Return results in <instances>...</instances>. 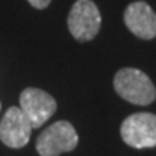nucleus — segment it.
<instances>
[{"label": "nucleus", "instance_id": "0eeeda50", "mask_svg": "<svg viewBox=\"0 0 156 156\" xmlns=\"http://www.w3.org/2000/svg\"><path fill=\"white\" fill-rule=\"evenodd\" d=\"M124 23L140 39H153L156 36V13L146 2L130 3L124 10Z\"/></svg>", "mask_w": 156, "mask_h": 156}, {"label": "nucleus", "instance_id": "f257e3e1", "mask_svg": "<svg viewBox=\"0 0 156 156\" xmlns=\"http://www.w3.org/2000/svg\"><path fill=\"white\" fill-rule=\"evenodd\" d=\"M114 90L123 100L137 106H147L156 98L152 80L137 68H123L114 77Z\"/></svg>", "mask_w": 156, "mask_h": 156}, {"label": "nucleus", "instance_id": "20e7f679", "mask_svg": "<svg viewBox=\"0 0 156 156\" xmlns=\"http://www.w3.org/2000/svg\"><path fill=\"white\" fill-rule=\"evenodd\" d=\"M120 134L124 143L136 149L156 146V116L153 113H134L122 123Z\"/></svg>", "mask_w": 156, "mask_h": 156}, {"label": "nucleus", "instance_id": "f03ea898", "mask_svg": "<svg viewBox=\"0 0 156 156\" xmlns=\"http://www.w3.org/2000/svg\"><path fill=\"white\" fill-rule=\"evenodd\" d=\"M78 145V134L69 122L61 120L39 134L36 151L41 156H59L64 152H71Z\"/></svg>", "mask_w": 156, "mask_h": 156}, {"label": "nucleus", "instance_id": "7ed1b4c3", "mask_svg": "<svg viewBox=\"0 0 156 156\" xmlns=\"http://www.w3.org/2000/svg\"><path fill=\"white\" fill-rule=\"evenodd\" d=\"M101 26V15L93 0H77L68 15V29L80 42L95 38Z\"/></svg>", "mask_w": 156, "mask_h": 156}, {"label": "nucleus", "instance_id": "1a4fd4ad", "mask_svg": "<svg viewBox=\"0 0 156 156\" xmlns=\"http://www.w3.org/2000/svg\"><path fill=\"white\" fill-rule=\"evenodd\" d=\"M0 108H2V104H0Z\"/></svg>", "mask_w": 156, "mask_h": 156}, {"label": "nucleus", "instance_id": "6e6552de", "mask_svg": "<svg viewBox=\"0 0 156 156\" xmlns=\"http://www.w3.org/2000/svg\"><path fill=\"white\" fill-rule=\"evenodd\" d=\"M30 5L36 7V9H45V7H48L51 3V0H28Z\"/></svg>", "mask_w": 156, "mask_h": 156}, {"label": "nucleus", "instance_id": "39448f33", "mask_svg": "<svg viewBox=\"0 0 156 156\" xmlns=\"http://www.w3.org/2000/svg\"><path fill=\"white\" fill-rule=\"evenodd\" d=\"M20 110L28 117L32 129H38L56 112V101L51 94L39 88L29 87L20 93Z\"/></svg>", "mask_w": 156, "mask_h": 156}, {"label": "nucleus", "instance_id": "423d86ee", "mask_svg": "<svg viewBox=\"0 0 156 156\" xmlns=\"http://www.w3.org/2000/svg\"><path fill=\"white\" fill-rule=\"evenodd\" d=\"M32 126L19 107H10L0 122V140L9 147L19 149L29 142Z\"/></svg>", "mask_w": 156, "mask_h": 156}]
</instances>
